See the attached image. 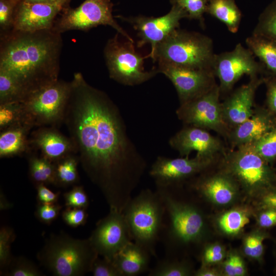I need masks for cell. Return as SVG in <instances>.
<instances>
[{
  "mask_svg": "<svg viewBox=\"0 0 276 276\" xmlns=\"http://www.w3.org/2000/svg\"><path fill=\"white\" fill-rule=\"evenodd\" d=\"M5 274L9 276L44 275L35 263L24 257H13Z\"/></svg>",
  "mask_w": 276,
  "mask_h": 276,
  "instance_id": "cell-34",
  "label": "cell"
},
{
  "mask_svg": "<svg viewBox=\"0 0 276 276\" xmlns=\"http://www.w3.org/2000/svg\"><path fill=\"white\" fill-rule=\"evenodd\" d=\"M224 156V171L249 194L270 188L273 175L267 162L250 143L231 150Z\"/></svg>",
  "mask_w": 276,
  "mask_h": 276,
  "instance_id": "cell-7",
  "label": "cell"
},
{
  "mask_svg": "<svg viewBox=\"0 0 276 276\" xmlns=\"http://www.w3.org/2000/svg\"><path fill=\"white\" fill-rule=\"evenodd\" d=\"M192 273V267L187 261H179L166 256L150 270L148 275L189 276Z\"/></svg>",
  "mask_w": 276,
  "mask_h": 276,
  "instance_id": "cell-31",
  "label": "cell"
},
{
  "mask_svg": "<svg viewBox=\"0 0 276 276\" xmlns=\"http://www.w3.org/2000/svg\"><path fill=\"white\" fill-rule=\"evenodd\" d=\"M250 222L248 212L241 208H235L225 212L218 220V225L225 234L234 236Z\"/></svg>",
  "mask_w": 276,
  "mask_h": 276,
  "instance_id": "cell-29",
  "label": "cell"
},
{
  "mask_svg": "<svg viewBox=\"0 0 276 276\" xmlns=\"http://www.w3.org/2000/svg\"><path fill=\"white\" fill-rule=\"evenodd\" d=\"M71 89V82L58 79L29 96L22 102L29 123L33 127L60 125Z\"/></svg>",
  "mask_w": 276,
  "mask_h": 276,
  "instance_id": "cell-8",
  "label": "cell"
},
{
  "mask_svg": "<svg viewBox=\"0 0 276 276\" xmlns=\"http://www.w3.org/2000/svg\"><path fill=\"white\" fill-rule=\"evenodd\" d=\"M151 256L145 248L132 241L112 260L122 276H136L149 269Z\"/></svg>",
  "mask_w": 276,
  "mask_h": 276,
  "instance_id": "cell-23",
  "label": "cell"
},
{
  "mask_svg": "<svg viewBox=\"0 0 276 276\" xmlns=\"http://www.w3.org/2000/svg\"><path fill=\"white\" fill-rule=\"evenodd\" d=\"M238 184L227 172L201 178L193 187L213 203L225 206L233 203L238 194Z\"/></svg>",
  "mask_w": 276,
  "mask_h": 276,
  "instance_id": "cell-22",
  "label": "cell"
},
{
  "mask_svg": "<svg viewBox=\"0 0 276 276\" xmlns=\"http://www.w3.org/2000/svg\"><path fill=\"white\" fill-rule=\"evenodd\" d=\"M270 112L255 109L252 115L231 129L227 136L232 148L254 143L274 128L276 125Z\"/></svg>",
  "mask_w": 276,
  "mask_h": 276,
  "instance_id": "cell-21",
  "label": "cell"
},
{
  "mask_svg": "<svg viewBox=\"0 0 276 276\" xmlns=\"http://www.w3.org/2000/svg\"><path fill=\"white\" fill-rule=\"evenodd\" d=\"M28 166L30 179L35 186L40 184L54 185L55 167L53 162L40 155L30 154Z\"/></svg>",
  "mask_w": 276,
  "mask_h": 276,
  "instance_id": "cell-28",
  "label": "cell"
},
{
  "mask_svg": "<svg viewBox=\"0 0 276 276\" xmlns=\"http://www.w3.org/2000/svg\"><path fill=\"white\" fill-rule=\"evenodd\" d=\"M223 264V272L226 276H236L234 253L228 255Z\"/></svg>",
  "mask_w": 276,
  "mask_h": 276,
  "instance_id": "cell-49",
  "label": "cell"
},
{
  "mask_svg": "<svg viewBox=\"0 0 276 276\" xmlns=\"http://www.w3.org/2000/svg\"><path fill=\"white\" fill-rule=\"evenodd\" d=\"M87 218L88 214L85 209L66 207L62 213L63 221L74 228L84 225Z\"/></svg>",
  "mask_w": 276,
  "mask_h": 276,
  "instance_id": "cell-43",
  "label": "cell"
},
{
  "mask_svg": "<svg viewBox=\"0 0 276 276\" xmlns=\"http://www.w3.org/2000/svg\"><path fill=\"white\" fill-rule=\"evenodd\" d=\"M213 161L197 155L192 158L159 156L152 164L149 175L155 186H178L185 180L204 170Z\"/></svg>",
  "mask_w": 276,
  "mask_h": 276,
  "instance_id": "cell-16",
  "label": "cell"
},
{
  "mask_svg": "<svg viewBox=\"0 0 276 276\" xmlns=\"http://www.w3.org/2000/svg\"><path fill=\"white\" fill-rule=\"evenodd\" d=\"M196 276H218L221 273L216 269L210 266H201V267L194 272Z\"/></svg>",
  "mask_w": 276,
  "mask_h": 276,
  "instance_id": "cell-51",
  "label": "cell"
},
{
  "mask_svg": "<svg viewBox=\"0 0 276 276\" xmlns=\"http://www.w3.org/2000/svg\"><path fill=\"white\" fill-rule=\"evenodd\" d=\"M215 55L210 37L178 28L157 45L153 61L213 71Z\"/></svg>",
  "mask_w": 276,
  "mask_h": 276,
  "instance_id": "cell-6",
  "label": "cell"
},
{
  "mask_svg": "<svg viewBox=\"0 0 276 276\" xmlns=\"http://www.w3.org/2000/svg\"><path fill=\"white\" fill-rule=\"evenodd\" d=\"M252 235V249L250 258L259 260L263 254V241L266 238V235L261 231H256Z\"/></svg>",
  "mask_w": 276,
  "mask_h": 276,
  "instance_id": "cell-46",
  "label": "cell"
},
{
  "mask_svg": "<svg viewBox=\"0 0 276 276\" xmlns=\"http://www.w3.org/2000/svg\"><path fill=\"white\" fill-rule=\"evenodd\" d=\"M63 198L66 207L86 209L89 204L87 195L82 186L75 185L64 193Z\"/></svg>",
  "mask_w": 276,
  "mask_h": 276,
  "instance_id": "cell-39",
  "label": "cell"
},
{
  "mask_svg": "<svg viewBox=\"0 0 276 276\" xmlns=\"http://www.w3.org/2000/svg\"><path fill=\"white\" fill-rule=\"evenodd\" d=\"M259 225L262 228H268L276 225V211L265 209L259 216Z\"/></svg>",
  "mask_w": 276,
  "mask_h": 276,
  "instance_id": "cell-47",
  "label": "cell"
},
{
  "mask_svg": "<svg viewBox=\"0 0 276 276\" xmlns=\"http://www.w3.org/2000/svg\"><path fill=\"white\" fill-rule=\"evenodd\" d=\"M21 0H0V34L13 29L16 8Z\"/></svg>",
  "mask_w": 276,
  "mask_h": 276,
  "instance_id": "cell-38",
  "label": "cell"
},
{
  "mask_svg": "<svg viewBox=\"0 0 276 276\" xmlns=\"http://www.w3.org/2000/svg\"><path fill=\"white\" fill-rule=\"evenodd\" d=\"M249 79L248 83L235 89L221 103L223 118L230 129L249 119L254 113L255 93L264 82V78L254 76Z\"/></svg>",
  "mask_w": 276,
  "mask_h": 276,
  "instance_id": "cell-19",
  "label": "cell"
},
{
  "mask_svg": "<svg viewBox=\"0 0 276 276\" xmlns=\"http://www.w3.org/2000/svg\"><path fill=\"white\" fill-rule=\"evenodd\" d=\"M99 256L88 238L76 239L61 232L47 239L37 258L54 275L82 276L91 272Z\"/></svg>",
  "mask_w": 276,
  "mask_h": 276,
  "instance_id": "cell-4",
  "label": "cell"
},
{
  "mask_svg": "<svg viewBox=\"0 0 276 276\" xmlns=\"http://www.w3.org/2000/svg\"><path fill=\"white\" fill-rule=\"evenodd\" d=\"M25 99V96L20 86L10 74L0 69V104L23 102Z\"/></svg>",
  "mask_w": 276,
  "mask_h": 276,
  "instance_id": "cell-32",
  "label": "cell"
},
{
  "mask_svg": "<svg viewBox=\"0 0 276 276\" xmlns=\"http://www.w3.org/2000/svg\"><path fill=\"white\" fill-rule=\"evenodd\" d=\"M206 13L224 24L231 32L238 31L242 13L235 0H208Z\"/></svg>",
  "mask_w": 276,
  "mask_h": 276,
  "instance_id": "cell-26",
  "label": "cell"
},
{
  "mask_svg": "<svg viewBox=\"0 0 276 276\" xmlns=\"http://www.w3.org/2000/svg\"><path fill=\"white\" fill-rule=\"evenodd\" d=\"M63 123L85 173L109 210L123 212L147 168L116 104L74 73Z\"/></svg>",
  "mask_w": 276,
  "mask_h": 276,
  "instance_id": "cell-1",
  "label": "cell"
},
{
  "mask_svg": "<svg viewBox=\"0 0 276 276\" xmlns=\"http://www.w3.org/2000/svg\"><path fill=\"white\" fill-rule=\"evenodd\" d=\"M251 144L267 162L274 160L276 158V126L261 139Z\"/></svg>",
  "mask_w": 276,
  "mask_h": 276,
  "instance_id": "cell-37",
  "label": "cell"
},
{
  "mask_svg": "<svg viewBox=\"0 0 276 276\" xmlns=\"http://www.w3.org/2000/svg\"><path fill=\"white\" fill-rule=\"evenodd\" d=\"M133 43L129 40L121 41L117 34L108 40L104 50L110 78L125 85L143 83L158 73L157 70L144 71V60L150 57L149 55H139Z\"/></svg>",
  "mask_w": 276,
  "mask_h": 276,
  "instance_id": "cell-9",
  "label": "cell"
},
{
  "mask_svg": "<svg viewBox=\"0 0 276 276\" xmlns=\"http://www.w3.org/2000/svg\"><path fill=\"white\" fill-rule=\"evenodd\" d=\"M220 95L217 84L205 94L180 104L176 111L178 119L184 125L212 130L226 138L231 129L223 118Z\"/></svg>",
  "mask_w": 276,
  "mask_h": 276,
  "instance_id": "cell-11",
  "label": "cell"
},
{
  "mask_svg": "<svg viewBox=\"0 0 276 276\" xmlns=\"http://www.w3.org/2000/svg\"><path fill=\"white\" fill-rule=\"evenodd\" d=\"M79 163L78 156L75 153L67 155L54 162V185L62 188L76 185L79 181Z\"/></svg>",
  "mask_w": 276,
  "mask_h": 276,
  "instance_id": "cell-27",
  "label": "cell"
},
{
  "mask_svg": "<svg viewBox=\"0 0 276 276\" xmlns=\"http://www.w3.org/2000/svg\"><path fill=\"white\" fill-rule=\"evenodd\" d=\"M264 82L267 86V103L269 111L276 117V77L268 76L264 78Z\"/></svg>",
  "mask_w": 276,
  "mask_h": 276,
  "instance_id": "cell-44",
  "label": "cell"
},
{
  "mask_svg": "<svg viewBox=\"0 0 276 276\" xmlns=\"http://www.w3.org/2000/svg\"><path fill=\"white\" fill-rule=\"evenodd\" d=\"M212 69L219 80L221 94L229 92L244 75L250 78L265 73L263 65L256 61L250 50L241 43L231 51L215 54Z\"/></svg>",
  "mask_w": 276,
  "mask_h": 276,
  "instance_id": "cell-12",
  "label": "cell"
},
{
  "mask_svg": "<svg viewBox=\"0 0 276 276\" xmlns=\"http://www.w3.org/2000/svg\"><path fill=\"white\" fill-rule=\"evenodd\" d=\"M245 42L248 49L263 65L265 74L276 77V40L252 34Z\"/></svg>",
  "mask_w": 276,
  "mask_h": 276,
  "instance_id": "cell-25",
  "label": "cell"
},
{
  "mask_svg": "<svg viewBox=\"0 0 276 276\" xmlns=\"http://www.w3.org/2000/svg\"><path fill=\"white\" fill-rule=\"evenodd\" d=\"M171 4H176L187 13L188 18L198 20L204 26L203 14L206 13L208 0H170Z\"/></svg>",
  "mask_w": 276,
  "mask_h": 276,
  "instance_id": "cell-36",
  "label": "cell"
},
{
  "mask_svg": "<svg viewBox=\"0 0 276 276\" xmlns=\"http://www.w3.org/2000/svg\"><path fill=\"white\" fill-rule=\"evenodd\" d=\"M236 276H243L246 273V268L243 259L238 254L234 253Z\"/></svg>",
  "mask_w": 276,
  "mask_h": 276,
  "instance_id": "cell-50",
  "label": "cell"
},
{
  "mask_svg": "<svg viewBox=\"0 0 276 276\" xmlns=\"http://www.w3.org/2000/svg\"><path fill=\"white\" fill-rule=\"evenodd\" d=\"M23 125H29L32 127L28 121L22 102H15L0 104L1 131Z\"/></svg>",
  "mask_w": 276,
  "mask_h": 276,
  "instance_id": "cell-30",
  "label": "cell"
},
{
  "mask_svg": "<svg viewBox=\"0 0 276 276\" xmlns=\"http://www.w3.org/2000/svg\"><path fill=\"white\" fill-rule=\"evenodd\" d=\"M165 212L158 193L149 189L132 197L122 212L132 241L153 256H156V246L160 239Z\"/></svg>",
  "mask_w": 276,
  "mask_h": 276,
  "instance_id": "cell-5",
  "label": "cell"
},
{
  "mask_svg": "<svg viewBox=\"0 0 276 276\" xmlns=\"http://www.w3.org/2000/svg\"><path fill=\"white\" fill-rule=\"evenodd\" d=\"M112 7L110 0H84L76 8L65 7L56 19L52 29L62 34L71 30L85 31L99 25H107L134 42L114 20Z\"/></svg>",
  "mask_w": 276,
  "mask_h": 276,
  "instance_id": "cell-10",
  "label": "cell"
},
{
  "mask_svg": "<svg viewBox=\"0 0 276 276\" xmlns=\"http://www.w3.org/2000/svg\"><path fill=\"white\" fill-rule=\"evenodd\" d=\"M260 198V204L264 209H271L276 211V190L264 191Z\"/></svg>",
  "mask_w": 276,
  "mask_h": 276,
  "instance_id": "cell-48",
  "label": "cell"
},
{
  "mask_svg": "<svg viewBox=\"0 0 276 276\" xmlns=\"http://www.w3.org/2000/svg\"><path fill=\"white\" fill-rule=\"evenodd\" d=\"M47 185H37V200L38 204H53L57 203L60 196V192H54L50 190Z\"/></svg>",
  "mask_w": 276,
  "mask_h": 276,
  "instance_id": "cell-45",
  "label": "cell"
},
{
  "mask_svg": "<svg viewBox=\"0 0 276 276\" xmlns=\"http://www.w3.org/2000/svg\"><path fill=\"white\" fill-rule=\"evenodd\" d=\"M25 2L29 3H64L69 4L71 0H24Z\"/></svg>",
  "mask_w": 276,
  "mask_h": 276,
  "instance_id": "cell-53",
  "label": "cell"
},
{
  "mask_svg": "<svg viewBox=\"0 0 276 276\" xmlns=\"http://www.w3.org/2000/svg\"><path fill=\"white\" fill-rule=\"evenodd\" d=\"M158 73L165 75L173 83L180 104L191 101L212 89L216 84L212 70L188 68L158 62Z\"/></svg>",
  "mask_w": 276,
  "mask_h": 276,
  "instance_id": "cell-14",
  "label": "cell"
},
{
  "mask_svg": "<svg viewBox=\"0 0 276 276\" xmlns=\"http://www.w3.org/2000/svg\"><path fill=\"white\" fill-rule=\"evenodd\" d=\"M91 272L94 276H122L113 261L104 257L96 259Z\"/></svg>",
  "mask_w": 276,
  "mask_h": 276,
  "instance_id": "cell-42",
  "label": "cell"
},
{
  "mask_svg": "<svg viewBox=\"0 0 276 276\" xmlns=\"http://www.w3.org/2000/svg\"><path fill=\"white\" fill-rule=\"evenodd\" d=\"M15 238L13 229L4 226L0 229V267L2 274H5L13 258L11 254V243Z\"/></svg>",
  "mask_w": 276,
  "mask_h": 276,
  "instance_id": "cell-35",
  "label": "cell"
},
{
  "mask_svg": "<svg viewBox=\"0 0 276 276\" xmlns=\"http://www.w3.org/2000/svg\"><path fill=\"white\" fill-rule=\"evenodd\" d=\"M32 127L23 125L1 131L0 157H10L29 152V134Z\"/></svg>",
  "mask_w": 276,
  "mask_h": 276,
  "instance_id": "cell-24",
  "label": "cell"
},
{
  "mask_svg": "<svg viewBox=\"0 0 276 276\" xmlns=\"http://www.w3.org/2000/svg\"><path fill=\"white\" fill-rule=\"evenodd\" d=\"M13 204L6 198L3 193L1 192L0 195V210H6L12 208Z\"/></svg>",
  "mask_w": 276,
  "mask_h": 276,
  "instance_id": "cell-52",
  "label": "cell"
},
{
  "mask_svg": "<svg viewBox=\"0 0 276 276\" xmlns=\"http://www.w3.org/2000/svg\"><path fill=\"white\" fill-rule=\"evenodd\" d=\"M224 248L221 244L215 243L208 245L201 255L202 266H210L222 262L225 258Z\"/></svg>",
  "mask_w": 276,
  "mask_h": 276,
  "instance_id": "cell-40",
  "label": "cell"
},
{
  "mask_svg": "<svg viewBox=\"0 0 276 276\" xmlns=\"http://www.w3.org/2000/svg\"><path fill=\"white\" fill-rule=\"evenodd\" d=\"M252 34L276 40V0L260 14Z\"/></svg>",
  "mask_w": 276,
  "mask_h": 276,
  "instance_id": "cell-33",
  "label": "cell"
},
{
  "mask_svg": "<svg viewBox=\"0 0 276 276\" xmlns=\"http://www.w3.org/2000/svg\"><path fill=\"white\" fill-rule=\"evenodd\" d=\"M0 36V69L20 86L25 100L59 79L61 33L52 29L31 32L13 29Z\"/></svg>",
  "mask_w": 276,
  "mask_h": 276,
  "instance_id": "cell-2",
  "label": "cell"
},
{
  "mask_svg": "<svg viewBox=\"0 0 276 276\" xmlns=\"http://www.w3.org/2000/svg\"><path fill=\"white\" fill-rule=\"evenodd\" d=\"M88 239L99 256L111 260L132 241L123 212L115 210L98 221Z\"/></svg>",
  "mask_w": 276,
  "mask_h": 276,
  "instance_id": "cell-13",
  "label": "cell"
},
{
  "mask_svg": "<svg viewBox=\"0 0 276 276\" xmlns=\"http://www.w3.org/2000/svg\"><path fill=\"white\" fill-rule=\"evenodd\" d=\"M29 143L30 148L39 151L40 155L53 163L67 155L76 154L71 138L54 127H38L30 133Z\"/></svg>",
  "mask_w": 276,
  "mask_h": 276,
  "instance_id": "cell-20",
  "label": "cell"
},
{
  "mask_svg": "<svg viewBox=\"0 0 276 276\" xmlns=\"http://www.w3.org/2000/svg\"><path fill=\"white\" fill-rule=\"evenodd\" d=\"M62 206L57 203L53 204H38L35 215L39 221L50 225L58 217Z\"/></svg>",
  "mask_w": 276,
  "mask_h": 276,
  "instance_id": "cell-41",
  "label": "cell"
},
{
  "mask_svg": "<svg viewBox=\"0 0 276 276\" xmlns=\"http://www.w3.org/2000/svg\"><path fill=\"white\" fill-rule=\"evenodd\" d=\"M170 11L166 15L158 17L137 16L125 20L132 24L138 31L140 39L137 42L139 48L147 43L151 47L149 54L153 60L157 45L168 37L173 31L178 29L180 20L188 18L186 11L176 4H172Z\"/></svg>",
  "mask_w": 276,
  "mask_h": 276,
  "instance_id": "cell-15",
  "label": "cell"
},
{
  "mask_svg": "<svg viewBox=\"0 0 276 276\" xmlns=\"http://www.w3.org/2000/svg\"><path fill=\"white\" fill-rule=\"evenodd\" d=\"M165 212L160 239L166 256L177 246L200 242L206 233V222L201 211L194 204L178 199L171 186H156Z\"/></svg>",
  "mask_w": 276,
  "mask_h": 276,
  "instance_id": "cell-3",
  "label": "cell"
},
{
  "mask_svg": "<svg viewBox=\"0 0 276 276\" xmlns=\"http://www.w3.org/2000/svg\"><path fill=\"white\" fill-rule=\"evenodd\" d=\"M170 146L177 151L181 157H189L193 151L200 157L214 160L220 153H224L223 142L212 135L206 129L184 125L169 140Z\"/></svg>",
  "mask_w": 276,
  "mask_h": 276,
  "instance_id": "cell-17",
  "label": "cell"
},
{
  "mask_svg": "<svg viewBox=\"0 0 276 276\" xmlns=\"http://www.w3.org/2000/svg\"><path fill=\"white\" fill-rule=\"evenodd\" d=\"M69 4L29 3L21 0L15 11L13 30L35 32L51 29L63 10Z\"/></svg>",
  "mask_w": 276,
  "mask_h": 276,
  "instance_id": "cell-18",
  "label": "cell"
}]
</instances>
